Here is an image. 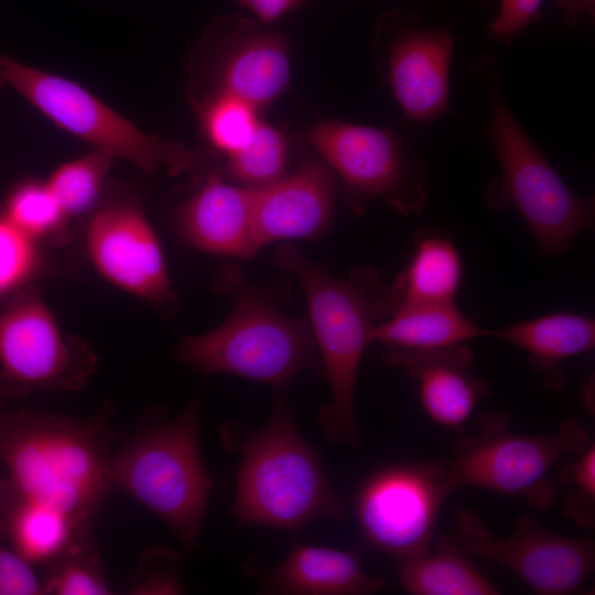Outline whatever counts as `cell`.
I'll return each mask as SVG.
<instances>
[{"instance_id": "6da1fadb", "label": "cell", "mask_w": 595, "mask_h": 595, "mask_svg": "<svg viewBox=\"0 0 595 595\" xmlns=\"http://www.w3.org/2000/svg\"><path fill=\"white\" fill-rule=\"evenodd\" d=\"M111 415L109 405L94 415L73 418L0 402L4 490L93 530L101 501L112 489Z\"/></svg>"}, {"instance_id": "7a4b0ae2", "label": "cell", "mask_w": 595, "mask_h": 595, "mask_svg": "<svg viewBox=\"0 0 595 595\" xmlns=\"http://www.w3.org/2000/svg\"><path fill=\"white\" fill-rule=\"evenodd\" d=\"M274 262L298 278L307 302V320L332 393V403L320 413L322 431L333 444L359 448L356 383L374 328L392 312L390 288L366 266L338 279L291 245L278 247Z\"/></svg>"}, {"instance_id": "3957f363", "label": "cell", "mask_w": 595, "mask_h": 595, "mask_svg": "<svg viewBox=\"0 0 595 595\" xmlns=\"http://www.w3.org/2000/svg\"><path fill=\"white\" fill-rule=\"evenodd\" d=\"M215 289L228 294L232 310L216 329L183 336L176 358L204 376L230 374L284 389L302 370L320 367L309 320L284 314L272 298L252 286L241 269L224 264Z\"/></svg>"}, {"instance_id": "277c9868", "label": "cell", "mask_w": 595, "mask_h": 595, "mask_svg": "<svg viewBox=\"0 0 595 595\" xmlns=\"http://www.w3.org/2000/svg\"><path fill=\"white\" fill-rule=\"evenodd\" d=\"M469 68L486 84L489 122L485 136L500 166V176L486 190L488 205L494 209L515 207L544 252L566 251L593 226V198L580 197L567 187L522 127L502 93L495 56L478 55Z\"/></svg>"}, {"instance_id": "5b68a950", "label": "cell", "mask_w": 595, "mask_h": 595, "mask_svg": "<svg viewBox=\"0 0 595 595\" xmlns=\"http://www.w3.org/2000/svg\"><path fill=\"white\" fill-rule=\"evenodd\" d=\"M232 512L244 526L296 532L312 520L345 516L320 456L280 401L270 422L244 442Z\"/></svg>"}, {"instance_id": "8992f818", "label": "cell", "mask_w": 595, "mask_h": 595, "mask_svg": "<svg viewBox=\"0 0 595 595\" xmlns=\"http://www.w3.org/2000/svg\"><path fill=\"white\" fill-rule=\"evenodd\" d=\"M111 486L159 516L182 547H195L214 480L201 455L198 401L176 419L152 424L112 454Z\"/></svg>"}, {"instance_id": "52a82bcc", "label": "cell", "mask_w": 595, "mask_h": 595, "mask_svg": "<svg viewBox=\"0 0 595 595\" xmlns=\"http://www.w3.org/2000/svg\"><path fill=\"white\" fill-rule=\"evenodd\" d=\"M24 97L56 127L113 159L148 174L191 171L196 158L187 148L142 131L78 83L20 63L0 53V87Z\"/></svg>"}, {"instance_id": "ba28073f", "label": "cell", "mask_w": 595, "mask_h": 595, "mask_svg": "<svg viewBox=\"0 0 595 595\" xmlns=\"http://www.w3.org/2000/svg\"><path fill=\"white\" fill-rule=\"evenodd\" d=\"M591 444L580 422L563 421L549 435L516 433L506 413L479 415L474 435L456 437L453 459L447 464L451 493L474 486L507 497H522L534 508H548L555 487L549 478L565 455H575Z\"/></svg>"}, {"instance_id": "9c48e42d", "label": "cell", "mask_w": 595, "mask_h": 595, "mask_svg": "<svg viewBox=\"0 0 595 595\" xmlns=\"http://www.w3.org/2000/svg\"><path fill=\"white\" fill-rule=\"evenodd\" d=\"M97 365L93 349L61 329L33 285L0 309V402L40 390H80Z\"/></svg>"}, {"instance_id": "30bf717a", "label": "cell", "mask_w": 595, "mask_h": 595, "mask_svg": "<svg viewBox=\"0 0 595 595\" xmlns=\"http://www.w3.org/2000/svg\"><path fill=\"white\" fill-rule=\"evenodd\" d=\"M306 139L342 178L353 210L361 214L370 201L386 197L405 215L422 213L428 164L394 130L326 119L313 125Z\"/></svg>"}, {"instance_id": "8fae6325", "label": "cell", "mask_w": 595, "mask_h": 595, "mask_svg": "<svg viewBox=\"0 0 595 595\" xmlns=\"http://www.w3.org/2000/svg\"><path fill=\"white\" fill-rule=\"evenodd\" d=\"M456 530L439 538L469 556L497 564L538 595H572L584 591L595 570L592 537L549 532L536 519L519 516L512 534L497 537L468 508L456 512Z\"/></svg>"}, {"instance_id": "7c38bea8", "label": "cell", "mask_w": 595, "mask_h": 595, "mask_svg": "<svg viewBox=\"0 0 595 595\" xmlns=\"http://www.w3.org/2000/svg\"><path fill=\"white\" fill-rule=\"evenodd\" d=\"M452 495L447 464L412 461L369 475L354 497L361 536L397 562L429 550L445 499Z\"/></svg>"}, {"instance_id": "4fadbf2b", "label": "cell", "mask_w": 595, "mask_h": 595, "mask_svg": "<svg viewBox=\"0 0 595 595\" xmlns=\"http://www.w3.org/2000/svg\"><path fill=\"white\" fill-rule=\"evenodd\" d=\"M376 47L387 83L404 117L430 125L450 113V69L454 36L423 25L412 12L383 13Z\"/></svg>"}, {"instance_id": "5bb4252c", "label": "cell", "mask_w": 595, "mask_h": 595, "mask_svg": "<svg viewBox=\"0 0 595 595\" xmlns=\"http://www.w3.org/2000/svg\"><path fill=\"white\" fill-rule=\"evenodd\" d=\"M86 247L96 270L117 288L161 309L175 304L160 241L136 198L101 201L90 214Z\"/></svg>"}, {"instance_id": "9a60e30c", "label": "cell", "mask_w": 595, "mask_h": 595, "mask_svg": "<svg viewBox=\"0 0 595 595\" xmlns=\"http://www.w3.org/2000/svg\"><path fill=\"white\" fill-rule=\"evenodd\" d=\"M252 190L259 247L285 239H315L328 228L337 192L332 169L317 160Z\"/></svg>"}, {"instance_id": "2e32d148", "label": "cell", "mask_w": 595, "mask_h": 595, "mask_svg": "<svg viewBox=\"0 0 595 595\" xmlns=\"http://www.w3.org/2000/svg\"><path fill=\"white\" fill-rule=\"evenodd\" d=\"M176 226L191 247L250 258L260 249L253 226L252 190L227 183L216 169L176 210Z\"/></svg>"}, {"instance_id": "e0dca14e", "label": "cell", "mask_w": 595, "mask_h": 595, "mask_svg": "<svg viewBox=\"0 0 595 595\" xmlns=\"http://www.w3.org/2000/svg\"><path fill=\"white\" fill-rule=\"evenodd\" d=\"M223 22L232 48L220 63L215 91L234 95L260 110L289 87V41L280 32L260 31L241 17H229Z\"/></svg>"}, {"instance_id": "ac0fdd59", "label": "cell", "mask_w": 595, "mask_h": 595, "mask_svg": "<svg viewBox=\"0 0 595 595\" xmlns=\"http://www.w3.org/2000/svg\"><path fill=\"white\" fill-rule=\"evenodd\" d=\"M473 361V351L459 344L409 357L401 364L418 383L426 415L456 433L489 393L487 381L472 372Z\"/></svg>"}, {"instance_id": "d6986e66", "label": "cell", "mask_w": 595, "mask_h": 595, "mask_svg": "<svg viewBox=\"0 0 595 595\" xmlns=\"http://www.w3.org/2000/svg\"><path fill=\"white\" fill-rule=\"evenodd\" d=\"M385 586L386 580L369 575L354 551L295 543L285 560L267 574L263 589L295 595H366Z\"/></svg>"}, {"instance_id": "ffe728a7", "label": "cell", "mask_w": 595, "mask_h": 595, "mask_svg": "<svg viewBox=\"0 0 595 595\" xmlns=\"http://www.w3.org/2000/svg\"><path fill=\"white\" fill-rule=\"evenodd\" d=\"M486 329L466 317L454 303L413 304L396 309L376 325L372 343L383 348L387 363L448 348L485 336Z\"/></svg>"}, {"instance_id": "44dd1931", "label": "cell", "mask_w": 595, "mask_h": 595, "mask_svg": "<svg viewBox=\"0 0 595 595\" xmlns=\"http://www.w3.org/2000/svg\"><path fill=\"white\" fill-rule=\"evenodd\" d=\"M485 336L523 349L530 370L541 385L559 390L565 381L563 361L594 349L595 322L581 314L554 313L499 329H486Z\"/></svg>"}, {"instance_id": "7402d4cb", "label": "cell", "mask_w": 595, "mask_h": 595, "mask_svg": "<svg viewBox=\"0 0 595 595\" xmlns=\"http://www.w3.org/2000/svg\"><path fill=\"white\" fill-rule=\"evenodd\" d=\"M462 272L461 255L454 244L421 228L409 264L390 286L392 312L405 305L454 303Z\"/></svg>"}, {"instance_id": "603a6c76", "label": "cell", "mask_w": 595, "mask_h": 595, "mask_svg": "<svg viewBox=\"0 0 595 595\" xmlns=\"http://www.w3.org/2000/svg\"><path fill=\"white\" fill-rule=\"evenodd\" d=\"M398 563L401 588L411 595H498L500 589L470 556L441 540Z\"/></svg>"}, {"instance_id": "cb8c5ba5", "label": "cell", "mask_w": 595, "mask_h": 595, "mask_svg": "<svg viewBox=\"0 0 595 595\" xmlns=\"http://www.w3.org/2000/svg\"><path fill=\"white\" fill-rule=\"evenodd\" d=\"M115 160L93 150L53 171L45 183L68 219L91 214L101 203L106 178Z\"/></svg>"}, {"instance_id": "d4e9b609", "label": "cell", "mask_w": 595, "mask_h": 595, "mask_svg": "<svg viewBox=\"0 0 595 595\" xmlns=\"http://www.w3.org/2000/svg\"><path fill=\"white\" fill-rule=\"evenodd\" d=\"M284 133L262 120L245 145L227 156V174L239 185L259 188L286 174Z\"/></svg>"}, {"instance_id": "484cf974", "label": "cell", "mask_w": 595, "mask_h": 595, "mask_svg": "<svg viewBox=\"0 0 595 595\" xmlns=\"http://www.w3.org/2000/svg\"><path fill=\"white\" fill-rule=\"evenodd\" d=\"M197 110L209 144L227 156L247 143L260 122L259 110L224 91L205 96Z\"/></svg>"}, {"instance_id": "4316f807", "label": "cell", "mask_w": 595, "mask_h": 595, "mask_svg": "<svg viewBox=\"0 0 595 595\" xmlns=\"http://www.w3.org/2000/svg\"><path fill=\"white\" fill-rule=\"evenodd\" d=\"M2 215L37 242L61 236L68 220L46 183L32 180L10 192Z\"/></svg>"}, {"instance_id": "83f0119b", "label": "cell", "mask_w": 595, "mask_h": 595, "mask_svg": "<svg viewBox=\"0 0 595 595\" xmlns=\"http://www.w3.org/2000/svg\"><path fill=\"white\" fill-rule=\"evenodd\" d=\"M42 267L39 242L0 215V305L30 285Z\"/></svg>"}, {"instance_id": "f1b7e54d", "label": "cell", "mask_w": 595, "mask_h": 595, "mask_svg": "<svg viewBox=\"0 0 595 595\" xmlns=\"http://www.w3.org/2000/svg\"><path fill=\"white\" fill-rule=\"evenodd\" d=\"M44 593L54 595H107L111 589L106 581L98 548L69 553L42 575Z\"/></svg>"}, {"instance_id": "f546056e", "label": "cell", "mask_w": 595, "mask_h": 595, "mask_svg": "<svg viewBox=\"0 0 595 595\" xmlns=\"http://www.w3.org/2000/svg\"><path fill=\"white\" fill-rule=\"evenodd\" d=\"M560 473L569 489L563 515L585 529L595 526V445L591 443Z\"/></svg>"}, {"instance_id": "4dcf8cb0", "label": "cell", "mask_w": 595, "mask_h": 595, "mask_svg": "<svg viewBox=\"0 0 595 595\" xmlns=\"http://www.w3.org/2000/svg\"><path fill=\"white\" fill-rule=\"evenodd\" d=\"M544 0H500L497 17L487 26L490 41L511 45L539 18Z\"/></svg>"}, {"instance_id": "1f68e13d", "label": "cell", "mask_w": 595, "mask_h": 595, "mask_svg": "<svg viewBox=\"0 0 595 595\" xmlns=\"http://www.w3.org/2000/svg\"><path fill=\"white\" fill-rule=\"evenodd\" d=\"M43 581L35 566L0 540V595H42Z\"/></svg>"}, {"instance_id": "d6a6232c", "label": "cell", "mask_w": 595, "mask_h": 595, "mask_svg": "<svg viewBox=\"0 0 595 595\" xmlns=\"http://www.w3.org/2000/svg\"><path fill=\"white\" fill-rule=\"evenodd\" d=\"M239 4L251 11L262 23L269 24L286 13L298 9L306 0H237Z\"/></svg>"}, {"instance_id": "836d02e7", "label": "cell", "mask_w": 595, "mask_h": 595, "mask_svg": "<svg viewBox=\"0 0 595 595\" xmlns=\"http://www.w3.org/2000/svg\"><path fill=\"white\" fill-rule=\"evenodd\" d=\"M565 24L574 25L583 18L594 19L595 0H558Z\"/></svg>"}]
</instances>
